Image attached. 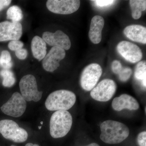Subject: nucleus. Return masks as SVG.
Masks as SVG:
<instances>
[{
	"mask_svg": "<svg viewBox=\"0 0 146 146\" xmlns=\"http://www.w3.org/2000/svg\"><path fill=\"white\" fill-rule=\"evenodd\" d=\"M100 129V138L107 144L120 143L129 135V129L126 125L113 120H107L102 123Z\"/></svg>",
	"mask_w": 146,
	"mask_h": 146,
	"instance_id": "nucleus-1",
	"label": "nucleus"
},
{
	"mask_svg": "<svg viewBox=\"0 0 146 146\" xmlns=\"http://www.w3.org/2000/svg\"><path fill=\"white\" fill-rule=\"evenodd\" d=\"M76 99L75 94L72 91L57 90L49 95L45 102V106L50 111L67 110L73 107Z\"/></svg>",
	"mask_w": 146,
	"mask_h": 146,
	"instance_id": "nucleus-2",
	"label": "nucleus"
},
{
	"mask_svg": "<svg viewBox=\"0 0 146 146\" xmlns=\"http://www.w3.org/2000/svg\"><path fill=\"white\" fill-rule=\"evenodd\" d=\"M72 117L67 110H58L51 117L50 132L54 138H62L68 134L72 125Z\"/></svg>",
	"mask_w": 146,
	"mask_h": 146,
	"instance_id": "nucleus-3",
	"label": "nucleus"
},
{
	"mask_svg": "<svg viewBox=\"0 0 146 146\" xmlns=\"http://www.w3.org/2000/svg\"><path fill=\"white\" fill-rule=\"evenodd\" d=\"M0 133L5 139L17 143L25 142L28 136L26 131L19 127L14 121L9 119L0 121Z\"/></svg>",
	"mask_w": 146,
	"mask_h": 146,
	"instance_id": "nucleus-4",
	"label": "nucleus"
},
{
	"mask_svg": "<svg viewBox=\"0 0 146 146\" xmlns=\"http://www.w3.org/2000/svg\"><path fill=\"white\" fill-rule=\"evenodd\" d=\"M19 86L21 95L25 101L37 102L42 98L43 92L38 91L34 76L30 74L24 76L21 80Z\"/></svg>",
	"mask_w": 146,
	"mask_h": 146,
	"instance_id": "nucleus-5",
	"label": "nucleus"
},
{
	"mask_svg": "<svg viewBox=\"0 0 146 146\" xmlns=\"http://www.w3.org/2000/svg\"><path fill=\"white\" fill-rule=\"evenodd\" d=\"M102 73L100 65L91 63L84 69L80 77L82 88L85 91H91L96 85Z\"/></svg>",
	"mask_w": 146,
	"mask_h": 146,
	"instance_id": "nucleus-6",
	"label": "nucleus"
},
{
	"mask_svg": "<svg viewBox=\"0 0 146 146\" xmlns=\"http://www.w3.org/2000/svg\"><path fill=\"white\" fill-rule=\"evenodd\" d=\"M25 100L18 92L13 93L8 101L1 108V110L6 115L14 117H21L26 109Z\"/></svg>",
	"mask_w": 146,
	"mask_h": 146,
	"instance_id": "nucleus-7",
	"label": "nucleus"
},
{
	"mask_svg": "<svg viewBox=\"0 0 146 146\" xmlns=\"http://www.w3.org/2000/svg\"><path fill=\"white\" fill-rule=\"evenodd\" d=\"M117 85L115 82L109 79L102 80L91 90L90 95L98 101L106 102L110 100L116 92Z\"/></svg>",
	"mask_w": 146,
	"mask_h": 146,
	"instance_id": "nucleus-8",
	"label": "nucleus"
},
{
	"mask_svg": "<svg viewBox=\"0 0 146 146\" xmlns=\"http://www.w3.org/2000/svg\"><path fill=\"white\" fill-rule=\"evenodd\" d=\"M80 4L78 0H48L46 7L52 13L68 15L78 10Z\"/></svg>",
	"mask_w": 146,
	"mask_h": 146,
	"instance_id": "nucleus-9",
	"label": "nucleus"
},
{
	"mask_svg": "<svg viewBox=\"0 0 146 146\" xmlns=\"http://www.w3.org/2000/svg\"><path fill=\"white\" fill-rule=\"evenodd\" d=\"M117 48L118 53L130 63H137L142 59L143 53L141 49L133 43L122 41L118 44Z\"/></svg>",
	"mask_w": 146,
	"mask_h": 146,
	"instance_id": "nucleus-10",
	"label": "nucleus"
},
{
	"mask_svg": "<svg viewBox=\"0 0 146 146\" xmlns=\"http://www.w3.org/2000/svg\"><path fill=\"white\" fill-rule=\"evenodd\" d=\"M23 34V27L19 22L0 23V42L18 40Z\"/></svg>",
	"mask_w": 146,
	"mask_h": 146,
	"instance_id": "nucleus-11",
	"label": "nucleus"
},
{
	"mask_svg": "<svg viewBox=\"0 0 146 146\" xmlns=\"http://www.w3.org/2000/svg\"><path fill=\"white\" fill-rule=\"evenodd\" d=\"M65 50L58 47H53L46 55L42 61L44 69L49 72L57 70L60 66V62L65 57Z\"/></svg>",
	"mask_w": 146,
	"mask_h": 146,
	"instance_id": "nucleus-12",
	"label": "nucleus"
},
{
	"mask_svg": "<svg viewBox=\"0 0 146 146\" xmlns=\"http://www.w3.org/2000/svg\"><path fill=\"white\" fill-rule=\"evenodd\" d=\"M42 39L46 43L53 47H58L64 50L70 48L71 42L68 35L63 31L58 30L54 33L46 31L43 33Z\"/></svg>",
	"mask_w": 146,
	"mask_h": 146,
	"instance_id": "nucleus-13",
	"label": "nucleus"
},
{
	"mask_svg": "<svg viewBox=\"0 0 146 146\" xmlns=\"http://www.w3.org/2000/svg\"><path fill=\"white\" fill-rule=\"evenodd\" d=\"M112 108L117 111L125 109L130 110H137L139 107V104L135 98L125 94L114 98L112 101Z\"/></svg>",
	"mask_w": 146,
	"mask_h": 146,
	"instance_id": "nucleus-14",
	"label": "nucleus"
},
{
	"mask_svg": "<svg viewBox=\"0 0 146 146\" xmlns=\"http://www.w3.org/2000/svg\"><path fill=\"white\" fill-rule=\"evenodd\" d=\"M104 19L97 15L91 19L89 33V39L94 44H99L102 39V31L104 27Z\"/></svg>",
	"mask_w": 146,
	"mask_h": 146,
	"instance_id": "nucleus-15",
	"label": "nucleus"
},
{
	"mask_svg": "<svg viewBox=\"0 0 146 146\" xmlns=\"http://www.w3.org/2000/svg\"><path fill=\"white\" fill-rule=\"evenodd\" d=\"M124 34L133 42L146 44V28L140 25H131L123 31Z\"/></svg>",
	"mask_w": 146,
	"mask_h": 146,
	"instance_id": "nucleus-16",
	"label": "nucleus"
},
{
	"mask_svg": "<svg viewBox=\"0 0 146 146\" xmlns=\"http://www.w3.org/2000/svg\"><path fill=\"white\" fill-rule=\"evenodd\" d=\"M31 48L33 56L39 61L44 59L46 55V43L40 36H35L33 38Z\"/></svg>",
	"mask_w": 146,
	"mask_h": 146,
	"instance_id": "nucleus-17",
	"label": "nucleus"
},
{
	"mask_svg": "<svg viewBox=\"0 0 146 146\" xmlns=\"http://www.w3.org/2000/svg\"><path fill=\"white\" fill-rule=\"evenodd\" d=\"M131 15L135 20L139 19L142 16V12L146 10V1L144 0H131L129 1Z\"/></svg>",
	"mask_w": 146,
	"mask_h": 146,
	"instance_id": "nucleus-18",
	"label": "nucleus"
},
{
	"mask_svg": "<svg viewBox=\"0 0 146 146\" xmlns=\"http://www.w3.org/2000/svg\"><path fill=\"white\" fill-rule=\"evenodd\" d=\"M134 77L136 80L141 82L142 85L146 88V62L145 60L140 61L136 65L134 71Z\"/></svg>",
	"mask_w": 146,
	"mask_h": 146,
	"instance_id": "nucleus-19",
	"label": "nucleus"
},
{
	"mask_svg": "<svg viewBox=\"0 0 146 146\" xmlns=\"http://www.w3.org/2000/svg\"><path fill=\"white\" fill-rule=\"evenodd\" d=\"M23 17V11L17 5H13L8 9L7 12V18L12 22H19Z\"/></svg>",
	"mask_w": 146,
	"mask_h": 146,
	"instance_id": "nucleus-20",
	"label": "nucleus"
},
{
	"mask_svg": "<svg viewBox=\"0 0 146 146\" xmlns=\"http://www.w3.org/2000/svg\"><path fill=\"white\" fill-rule=\"evenodd\" d=\"M0 75L3 78V85L5 87H11L16 82L14 74L9 70H2L0 72Z\"/></svg>",
	"mask_w": 146,
	"mask_h": 146,
	"instance_id": "nucleus-21",
	"label": "nucleus"
},
{
	"mask_svg": "<svg viewBox=\"0 0 146 146\" xmlns=\"http://www.w3.org/2000/svg\"><path fill=\"white\" fill-rule=\"evenodd\" d=\"M0 65L4 69L9 70L12 67L11 56L8 51H2L0 57Z\"/></svg>",
	"mask_w": 146,
	"mask_h": 146,
	"instance_id": "nucleus-22",
	"label": "nucleus"
},
{
	"mask_svg": "<svg viewBox=\"0 0 146 146\" xmlns=\"http://www.w3.org/2000/svg\"><path fill=\"white\" fill-rule=\"evenodd\" d=\"M132 70L130 68L125 67L123 68L119 73V78L121 81L126 82L127 81L132 74Z\"/></svg>",
	"mask_w": 146,
	"mask_h": 146,
	"instance_id": "nucleus-23",
	"label": "nucleus"
},
{
	"mask_svg": "<svg viewBox=\"0 0 146 146\" xmlns=\"http://www.w3.org/2000/svg\"><path fill=\"white\" fill-rule=\"evenodd\" d=\"M24 44L23 42L18 40H13L8 44V48L12 51H17L23 48Z\"/></svg>",
	"mask_w": 146,
	"mask_h": 146,
	"instance_id": "nucleus-24",
	"label": "nucleus"
},
{
	"mask_svg": "<svg viewBox=\"0 0 146 146\" xmlns=\"http://www.w3.org/2000/svg\"><path fill=\"white\" fill-rule=\"evenodd\" d=\"M122 68V65L119 61L117 60H115L112 62V70L113 73L116 74H119Z\"/></svg>",
	"mask_w": 146,
	"mask_h": 146,
	"instance_id": "nucleus-25",
	"label": "nucleus"
},
{
	"mask_svg": "<svg viewBox=\"0 0 146 146\" xmlns=\"http://www.w3.org/2000/svg\"><path fill=\"white\" fill-rule=\"evenodd\" d=\"M93 2L96 4V5L100 7H104L108 6L111 5L115 1H106V0H96L93 1Z\"/></svg>",
	"mask_w": 146,
	"mask_h": 146,
	"instance_id": "nucleus-26",
	"label": "nucleus"
},
{
	"mask_svg": "<svg viewBox=\"0 0 146 146\" xmlns=\"http://www.w3.org/2000/svg\"><path fill=\"white\" fill-rule=\"evenodd\" d=\"M137 141L140 146H146V132H141L138 136Z\"/></svg>",
	"mask_w": 146,
	"mask_h": 146,
	"instance_id": "nucleus-27",
	"label": "nucleus"
},
{
	"mask_svg": "<svg viewBox=\"0 0 146 146\" xmlns=\"http://www.w3.org/2000/svg\"><path fill=\"white\" fill-rule=\"evenodd\" d=\"M16 57L21 60H24L27 56V51L25 49L22 48L16 51L15 52Z\"/></svg>",
	"mask_w": 146,
	"mask_h": 146,
	"instance_id": "nucleus-28",
	"label": "nucleus"
},
{
	"mask_svg": "<svg viewBox=\"0 0 146 146\" xmlns=\"http://www.w3.org/2000/svg\"><path fill=\"white\" fill-rule=\"evenodd\" d=\"M10 0H0V11L8 6L11 3Z\"/></svg>",
	"mask_w": 146,
	"mask_h": 146,
	"instance_id": "nucleus-29",
	"label": "nucleus"
},
{
	"mask_svg": "<svg viewBox=\"0 0 146 146\" xmlns=\"http://www.w3.org/2000/svg\"><path fill=\"white\" fill-rule=\"evenodd\" d=\"M25 146H39V145L37 144H33L31 143H28Z\"/></svg>",
	"mask_w": 146,
	"mask_h": 146,
	"instance_id": "nucleus-30",
	"label": "nucleus"
},
{
	"mask_svg": "<svg viewBox=\"0 0 146 146\" xmlns=\"http://www.w3.org/2000/svg\"><path fill=\"white\" fill-rule=\"evenodd\" d=\"M84 146H100L99 145H98V144L96 143H92L89 144V145H87Z\"/></svg>",
	"mask_w": 146,
	"mask_h": 146,
	"instance_id": "nucleus-31",
	"label": "nucleus"
},
{
	"mask_svg": "<svg viewBox=\"0 0 146 146\" xmlns=\"http://www.w3.org/2000/svg\"><path fill=\"white\" fill-rule=\"evenodd\" d=\"M38 127H39V129H41V127H42V126H39Z\"/></svg>",
	"mask_w": 146,
	"mask_h": 146,
	"instance_id": "nucleus-32",
	"label": "nucleus"
},
{
	"mask_svg": "<svg viewBox=\"0 0 146 146\" xmlns=\"http://www.w3.org/2000/svg\"><path fill=\"white\" fill-rule=\"evenodd\" d=\"M43 121L41 122V124H43Z\"/></svg>",
	"mask_w": 146,
	"mask_h": 146,
	"instance_id": "nucleus-33",
	"label": "nucleus"
},
{
	"mask_svg": "<svg viewBox=\"0 0 146 146\" xmlns=\"http://www.w3.org/2000/svg\"><path fill=\"white\" fill-rule=\"evenodd\" d=\"M11 146H16V145H11Z\"/></svg>",
	"mask_w": 146,
	"mask_h": 146,
	"instance_id": "nucleus-34",
	"label": "nucleus"
}]
</instances>
